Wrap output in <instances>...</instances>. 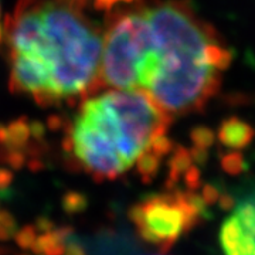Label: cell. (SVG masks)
I'll return each instance as SVG.
<instances>
[{
    "mask_svg": "<svg viewBox=\"0 0 255 255\" xmlns=\"http://www.w3.org/2000/svg\"><path fill=\"white\" fill-rule=\"evenodd\" d=\"M102 33L82 0H18L4 24L10 90L41 107L97 92Z\"/></svg>",
    "mask_w": 255,
    "mask_h": 255,
    "instance_id": "1",
    "label": "cell"
},
{
    "mask_svg": "<svg viewBox=\"0 0 255 255\" xmlns=\"http://www.w3.org/2000/svg\"><path fill=\"white\" fill-rule=\"evenodd\" d=\"M170 121L172 115L145 92L110 88L80 101L63 147L81 172L98 182L133 169L149 182L172 152Z\"/></svg>",
    "mask_w": 255,
    "mask_h": 255,
    "instance_id": "2",
    "label": "cell"
},
{
    "mask_svg": "<svg viewBox=\"0 0 255 255\" xmlns=\"http://www.w3.org/2000/svg\"><path fill=\"white\" fill-rule=\"evenodd\" d=\"M143 7L153 46L139 74L137 91L172 117L199 112L219 92L231 50L186 0L143 3Z\"/></svg>",
    "mask_w": 255,
    "mask_h": 255,
    "instance_id": "3",
    "label": "cell"
},
{
    "mask_svg": "<svg viewBox=\"0 0 255 255\" xmlns=\"http://www.w3.org/2000/svg\"><path fill=\"white\" fill-rule=\"evenodd\" d=\"M108 13L102 33V85L137 91L139 74L153 46L143 3L136 1Z\"/></svg>",
    "mask_w": 255,
    "mask_h": 255,
    "instance_id": "4",
    "label": "cell"
},
{
    "mask_svg": "<svg viewBox=\"0 0 255 255\" xmlns=\"http://www.w3.org/2000/svg\"><path fill=\"white\" fill-rule=\"evenodd\" d=\"M206 204L207 200L203 194L166 191L136 203L129 211V219L140 238L167 251L184 233L194 227Z\"/></svg>",
    "mask_w": 255,
    "mask_h": 255,
    "instance_id": "5",
    "label": "cell"
},
{
    "mask_svg": "<svg viewBox=\"0 0 255 255\" xmlns=\"http://www.w3.org/2000/svg\"><path fill=\"white\" fill-rule=\"evenodd\" d=\"M224 255H255V199L238 203L220 231Z\"/></svg>",
    "mask_w": 255,
    "mask_h": 255,
    "instance_id": "6",
    "label": "cell"
},
{
    "mask_svg": "<svg viewBox=\"0 0 255 255\" xmlns=\"http://www.w3.org/2000/svg\"><path fill=\"white\" fill-rule=\"evenodd\" d=\"M255 130L253 127L238 118L224 119L217 130V137L220 143L233 150L244 149L253 142Z\"/></svg>",
    "mask_w": 255,
    "mask_h": 255,
    "instance_id": "7",
    "label": "cell"
},
{
    "mask_svg": "<svg viewBox=\"0 0 255 255\" xmlns=\"http://www.w3.org/2000/svg\"><path fill=\"white\" fill-rule=\"evenodd\" d=\"M137 0H95V6L102 10L111 11V10L119 9V7H124V6L133 4Z\"/></svg>",
    "mask_w": 255,
    "mask_h": 255,
    "instance_id": "8",
    "label": "cell"
},
{
    "mask_svg": "<svg viewBox=\"0 0 255 255\" xmlns=\"http://www.w3.org/2000/svg\"><path fill=\"white\" fill-rule=\"evenodd\" d=\"M1 36H3V27H1V11H0V40H1Z\"/></svg>",
    "mask_w": 255,
    "mask_h": 255,
    "instance_id": "9",
    "label": "cell"
}]
</instances>
